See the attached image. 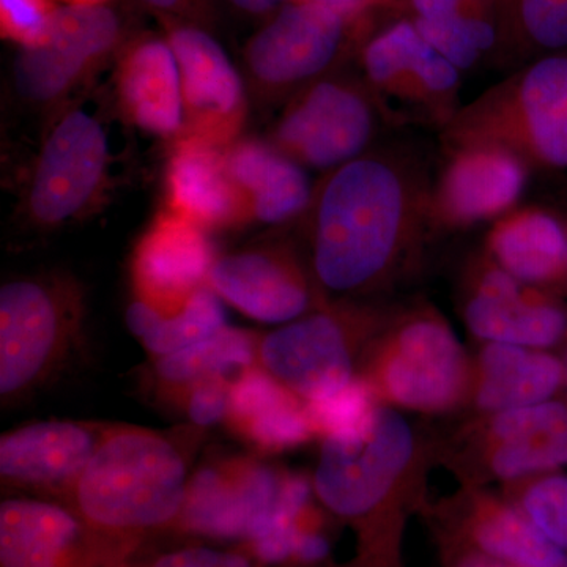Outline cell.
<instances>
[{
  "label": "cell",
  "mask_w": 567,
  "mask_h": 567,
  "mask_svg": "<svg viewBox=\"0 0 567 567\" xmlns=\"http://www.w3.org/2000/svg\"><path fill=\"white\" fill-rule=\"evenodd\" d=\"M498 44L507 55L544 58L567 50V0H496Z\"/></svg>",
  "instance_id": "32"
},
{
  "label": "cell",
  "mask_w": 567,
  "mask_h": 567,
  "mask_svg": "<svg viewBox=\"0 0 567 567\" xmlns=\"http://www.w3.org/2000/svg\"><path fill=\"white\" fill-rule=\"evenodd\" d=\"M85 301L66 274L10 279L0 289V395L20 404L54 382L80 349Z\"/></svg>",
  "instance_id": "4"
},
{
  "label": "cell",
  "mask_w": 567,
  "mask_h": 567,
  "mask_svg": "<svg viewBox=\"0 0 567 567\" xmlns=\"http://www.w3.org/2000/svg\"><path fill=\"white\" fill-rule=\"evenodd\" d=\"M380 118L363 80L330 73L290 96L267 141L303 169L327 174L371 151Z\"/></svg>",
  "instance_id": "10"
},
{
  "label": "cell",
  "mask_w": 567,
  "mask_h": 567,
  "mask_svg": "<svg viewBox=\"0 0 567 567\" xmlns=\"http://www.w3.org/2000/svg\"><path fill=\"white\" fill-rule=\"evenodd\" d=\"M61 2L65 3V6L74 7H99L107 6L111 0H61Z\"/></svg>",
  "instance_id": "42"
},
{
  "label": "cell",
  "mask_w": 567,
  "mask_h": 567,
  "mask_svg": "<svg viewBox=\"0 0 567 567\" xmlns=\"http://www.w3.org/2000/svg\"><path fill=\"white\" fill-rule=\"evenodd\" d=\"M413 454L412 427L382 404L361 431L322 440L312 480L315 494L333 516L364 533L404 476Z\"/></svg>",
  "instance_id": "9"
},
{
  "label": "cell",
  "mask_w": 567,
  "mask_h": 567,
  "mask_svg": "<svg viewBox=\"0 0 567 567\" xmlns=\"http://www.w3.org/2000/svg\"><path fill=\"white\" fill-rule=\"evenodd\" d=\"M391 0H374V9L375 7H380V6H386V3H390Z\"/></svg>",
  "instance_id": "43"
},
{
  "label": "cell",
  "mask_w": 567,
  "mask_h": 567,
  "mask_svg": "<svg viewBox=\"0 0 567 567\" xmlns=\"http://www.w3.org/2000/svg\"><path fill=\"white\" fill-rule=\"evenodd\" d=\"M447 148L495 145L528 167L567 169V54L544 55L462 106L442 132Z\"/></svg>",
  "instance_id": "3"
},
{
  "label": "cell",
  "mask_w": 567,
  "mask_h": 567,
  "mask_svg": "<svg viewBox=\"0 0 567 567\" xmlns=\"http://www.w3.org/2000/svg\"><path fill=\"white\" fill-rule=\"evenodd\" d=\"M462 540L518 567H567V554L533 525L513 502L475 494L465 503Z\"/></svg>",
  "instance_id": "28"
},
{
  "label": "cell",
  "mask_w": 567,
  "mask_h": 567,
  "mask_svg": "<svg viewBox=\"0 0 567 567\" xmlns=\"http://www.w3.org/2000/svg\"><path fill=\"white\" fill-rule=\"evenodd\" d=\"M486 256L528 286L567 290V223L555 213L540 207L507 212L488 229Z\"/></svg>",
  "instance_id": "24"
},
{
  "label": "cell",
  "mask_w": 567,
  "mask_h": 567,
  "mask_svg": "<svg viewBox=\"0 0 567 567\" xmlns=\"http://www.w3.org/2000/svg\"><path fill=\"white\" fill-rule=\"evenodd\" d=\"M208 287L238 312L262 323L293 322L328 303L312 268L281 244L216 257Z\"/></svg>",
  "instance_id": "14"
},
{
  "label": "cell",
  "mask_w": 567,
  "mask_h": 567,
  "mask_svg": "<svg viewBox=\"0 0 567 567\" xmlns=\"http://www.w3.org/2000/svg\"><path fill=\"white\" fill-rule=\"evenodd\" d=\"M361 22L317 3L282 7L246 43L244 58L254 91L267 100H289L327 76Z\"/></svg>",
  "instance_id": "12"
},
{
  "label": "cell",
  "mask_w": 567,
  "mask_h": 567,
  "mask_svg": "<svg viewBox=\"0 0 567 567\" xmlns=\"http://www.w3.org/2000/svg\"><path fill=\"white\" fill-rule=\"evenodd\" d=\"M563 361H565V365H566V388H567V347H566L565 358H563Z\"/></svg>",
  "instance_id": "45"
},
{
  "label": "cell",
  "mask_w": 567,
  "mask_h": 567,
  "mask_svg": "<svg viewBox=\"0 0 567 567\" xmlns=\"http://www.w3.org/2000/svg\"><path fill=\"white\" fill-rule=\"evenodd\" d=\"M215 260L207 230L166 208L134 245L130 264L134 300L159 315H175L208 286Z\"/></svg>",
  "instance_id": "19"
},
{
  "label": "cell",
  "mask_w": 567,
  "mask_h": 567,
  "mask_svg": "<svg viewBox=\"0 0 567 567\" xmlns=\"http://www.w3.org/2000/svg\"><path fill=\"white\" fill-rule=\"evenodd\" d=\"M115 96L123 118L152 136L173 142L185 130L182 80L166 37H140L122 48Z\"/></svg>",
  "instance_id": "23"
},
{
  "label": "cell",
  "mask_w": 567,
  "mask_h": 567,
  "mask_svg": "<svg viewBox=\"0 0 567 567\" xmlns=\"http://www.w3.org/2000/svg\"><path fill=\"white\" fill-rule=\"evenodd\" d=\"M566 388L563 358L547 350L503 342H486L473 365V404L494 415L551 401Z\"/></svg>",
  "instance_id": "26"
},
{
  "label": "cell",
  "mask_w": 567,
  "mask_h": 567,
  "mask_svg": "<svg viewBox=\"0 0 567 567\" xmlns=\"http://www.w3.org/2000/svg\"><path fill=\"white\" fill-rule=\"evenodd\" d=\"M117 153L106 115L95 104L69 107L48 133L24 197L29 223L54 230L81 219L103 199Z\"/></svg>",
  "instance_id": "7"
},
{
  "label": "cell",
  "mask_w": 567,
  "mask_h": 567,
  "mask_svg": "<svg viewBox=\"0 0 567 567\" xmlns=\"http://www.w3.org/2000/svg\"><path fill=\"white\" fill-rule=\"evenodd\" d=\"M404 20L461 71L498 44L496 0H404Z\"/></svg>",
  "instance_id": "29"
},
{
  "label": "cell",
  "mask_w": 567,
  "mask_h": 567,
  "mask_svg": "<svg viewBox=\"0 0 567 567\" xmlns=\"http://www.w3.org/2000/svg\"><path fill=\"white\" fill-rule=\"evenodd\" d=\"M69 505L10 496L0 505V567H132Z\"/></svg>",
  "instance_id": "16"
},
{
  "label": "cell",
  "mask_w": 567,
  "mask_h": 567,
  "mask_svg": "<svg viewBox=\"0 0 567 567\" xmlns=\"http://www.w3.org/2000/svg\"><path fill=\"white\" fill-rule=\"evenodd\" d=\"M481 461L488 475L514 484L567 465V404L551 401L487 415Z\"/></svg>",
  "instance_id": "22"
},
{
  "label": "cell",
  "mask_w": 567,
  "mask_h": 567,
  "mask_svg": "<svg viewBox=\"0 0 567 567\" xmlns=\"http://www.w3.org/2000/svg\"><path fill=\"white\" fill-rule=\"evenodd\" d=\"M432 192L424 163L402 148H371L327 173L305 213L323 292L361 297L393 281L434 227Z\"/></svg>",
  "instance_id": "1"
},
{
  "label": "cell",
  "mask_w": 567,
  "mask_h": 567,
  "mask_svg": "<svg viewBox=\"0 0 567 567\" xmlns=\"http://www.w3.org/2000/svg\"><path fill=\"white\" fill-rule=\"evenodd\" d=\"M447 567H518L503 559L484 554L477 548L462 540L461 546L450 551V565Z\"/></svg>",
  "instance_id": "39"
},
{
  "label": "cell",
  "mask_w": 567,
  "mask_h": 567,
  "mask_svg": "<svg viewBox=\"0 0 567 567\" xmlns=\"http://www.w3.org/2000/svg\"><path fill=\"white\" fill-rule=\"evenodd\" d=\"M58 0H0L2 39L20 50L43 44L59 10Z\"/></svg>",
  "instance_id": "35"
},
{
  "label": "cell",
  "mask_w": 567,
  "mask_h": 567,
  "mask_svg": "<svg viewBox=\"0 0 567 567\" xmlns=\"http://www.w3.org/2000/svg\"><path fill=\"white\" fill-rule=\"evenodd\" d=\"M297 0H229L230 6L249 17H268Z\"/></svg>",
  "instance_id": "41"
},
{
  "label": "cell",
  "mask_w": 567,
  "mask_h": 567,
  "mask_svg": "<svg viewBox=\"0 0 567 567\" xmlns=\"http://www.w3.org/2000/svg\"><path fill=\"white\" fill-rule=\"evenodd\" d=\"M166 208L200 229H235L251 213L226 162V148L182 133L171 144L164 173Z\"/></svg>",
  "instance_id": "21"
},
{
  "label": "cell",
  "mask_w": 567,
  "mask_h": 567,
  "mask_svg": "<svg viewBox=\"0 0 567 567\" xmlns=\"http://www.w3.org/2000/svg\"><path fill=\"white\" fill-rule=\"evenodd\" d=\"M148 10L155 11L162 21H182L200 25L210 20L213 0H140Z\"/></svg>",
  "instance_id": "38"
},
{
  "label": "cell",
  "mask_w": 567,
  "mask_h": 567,
  "mask_svg": "<svg viewBox=\"0 0 567 567\" xmlns=\"http://www.w3.org/2000/svg\"><path fill=\"white\" fill-rule=\"evenodd\" d=\"M312 481L252 457L200 466L188 481L174 529L218 539H256L286 514L311 505Z\"/></svg>",
  "instance_id": "8"
},
{
  "label": "cell",
  "mask_w": 567,
  "mask_h": 567,
  "mask_svg": "<svg viewBox=\"0 0 567 567\" xmlns=\"http://www.w3.org/2000/svg\"><path fill=\"white\" fill-rule=\"evenodd\" d=\"M297 2L317 3L358 22L364 21L365 13L374 9V0H297Z\"/></svg>",
  "instance_id": "40"
},
{
  "label": "cell",
  "mask_w": 567,
  "mask_h": 567,
  "mask_svg": "<svg viewBox=\"0 0 567 567\" xmlns=\"http://www.w3.org/2000/svg\"><path fill=\"white\" fill-rule=\"evenodd\" d=\"M123 37L122 18L110 6H61L47 41L18 52L14 91L35 106L62 102L125 47Z\"/></svg>",
  "instance_id": "13"
},
{
  "label": "cell",
  "mask_w": 567,
  "mask_h": 567,
  "mask_svg": "<svg viewBox=\"0 0 567 567\" xmlns=\"http://www.w3.org/2000/svg\"><path fill=\"white\" fill-rule=\"evenodd\" d=\"M386 315L353 301L327 303L260 338L259 365L305 402L357 379L358 352L371 347Z\"/></svg>",
  "instance_id": "6"
},
{
  "label": "cell",
  "mask_w": 567,
  "mask_h": 567,
  "mask_svg": "<svg viewBox=\"0 0 567 567\" xmlns=\"http://www.w3.org/2000/svg\"><path fill=\"white\" fill-rule=\"evenodd\" d=\"M235 379L219 377L196 383L183 394L178 406L185 410L186 416L197 427H210L221 421L226 423Z\"/></svg>",
  "instance_id": "36"
},
{
  "label": "cell",
  "mask_w": 567,
  "mask_h": 567,
  "mask_svg": "<svg viewBox=\"0 0 567 567\" xmlns=\"http://www.w3.org/2000/svg\"><path fill=\"white\" fill-rule=\"evenodd\" d=\"M107 427L85 421H41L7 432L0 439L3 488L66 505Z\"/></svg>",
  "instance_id": "18"
},
{
  "label": "cell",
  "mask_w": 567,
  "mask_h": 567,
  "mask_svg": "<svg viewBox=\"0 0 567 567\" xmlns=\"http://www.w3.org/2000/svg\"><path fill=\"white\" fill-rule=\"evenodd\" d=\"M363 377L382 404L445 413L472 393L473 365L450 323L435 309L388 316Z\"/></svg>",
  "instance_id": "5"
},
{
  "label": "cell",
  "mask_w": 567,
  "mask_h": 567,
  "mask_svg": "<svg viewBox=\"0 0 567 567\" xmlns=\"http://www.w3.org/2000/svg\"><path fill=\"white\" fill-rule=\"evenodd\" d=\"M364 84L383 118L445 128L461 110L462 71L399 20L361 48Z\"/></svg>",
  "instance_id": "11"
},
{
  "label": "cell",
  "mask_w": 567,
  "mask_h": 567,
  "mask_svg": "<svg viewBox=\"0 0 567 567\" xmlns=\"http://www.w3.org/2000/svg\"><path fill=\"white\" fill-rule=\"evenodd\" d=\"M514 503L533 525L567 554V475L543 473L514 483Z\"/></svg>",
  "instance_id": "33"
},
{
  "label": "cell",
  "mask_w": 567,
  "mask_h": 567,
  "mask_svg": "<svg viewBox=\"0 0 567 567\" xmlns=\"http://www.w3.org/2000/svg\"><path fill=\"white\" fill-rule=\"evenodd\" d=\"M464 320L484 342L547 350L567 341V309L557 293L518 281L486 254L466 278Z\"/></svg>",
  "instance_id": "17"
},
{
  "label": "cell",
  "mask_w": 567,
  "mask_h": 567,
  "mask_svg": "<svg viewBox=\"0 0 567 567\" xmlns=\"http://www.w3.org/2000/svg\"><path fill=\"white\" fill-rule=\"evenodd\" d=\"M188 481L186 454L169 436L110 424L66 505L130 559L145 537L174 528Z\"/></svg>",
  "instance_id": "2"
},
{
  "label": "cell",
  "mask_w": 567,
  "mask_h": 567,
  "mask_svg": "<svg viewBox=\"0 0 567 567\" xmlns=\"http://www.w3.org/2000/svg\"><path fill=\"white\" fill-rule=\"evenodd\" d=\"M167 43L181 70L185 130L216 147L240 140L248 99L244 80L221 44L204 28L164 20Z\"/></svg>",
  "instance_id": "15"
},
{
  "label": "cell",
  "mask_w": 567,
  "mask_h": 567,
  "mask_svg": "<svg viewBox=\"0 0 567 567\" xmlns=\"http://www.w3.org/2000/svg\"><path fill=\"white\" fill-rule=\"evenodd\" d=\"M226 162L252 223L281 226L308 212L315 194L308 171L267 140L240 137L226 147Z\"/></svg>",
  "instance_id": "27"
},
{
  "label": "cell",
  "mask_w": 567,
  "mask_h": 567,
  "mask_svg": "<svg viewBox=\"0 0 567 567\" xmlns=\"http://www.w3.org/2000/svg\"><path fill=\"white\" fill-rule=\"evenodd\" d=\"M450 159L432 192L434 227L461 229L496 221L516 207L527 185V164L495 145L447 148Z\"/></svg>",
  "instance_id": "20"
},
{
  "label": "cell",
  "mask_w": 567,
  "mask_h": 567,
  "mask_svg": "<svg viewBox=\"0 0 567 567\" xmlns=\"http://www.w3.org/2000/svg\"><path fill=\"white\" fill-rule=\"evenodd\" d=\"M125 319L134 338L152 358L181 352L227 327L221 298L208 286L175 315H159L151 306L134 300L126 309Z\"/></svg>",
  "instance_id": "31"
},
{
  "label": "cell",
  "mask_w": 567,
  "mask_h": 567,
  "mask_svg": "<svg viewBox=\"0 0 567 567\" xmlns=\"http://www.w3.org/2000/svg\"><path fill=\"white\" fill-rule=\"evenodd\" d=\"M382 405L374 388L363 375L342 388L338 393L316 402H306L317 439L349 435L371 423L377 409Z\"/></svg>",
  "instance_id": "34"
},
{
  "label": "cell",
  "mask_w": 567,
  "mask_h": 567,
  "mask_svg": "<svg viewBox=\"0 0 567 567\" xmlns=\"http://www.w3.org/2000/svg\"><path fill=\"white\" fill-rule=\"evenodd\" d=\"M260 338L254 331L224 327L218 333L166 357L153 358L152 377L164 401L178 406L183 394L204 380L235 379L259 364Z\"/></svg>",
  "instance_id": "30"
},
{
  "label": "cell",
  "mask_w": 567,
  "mask_h": 567,
  "mask_svg": "<svg viewBox=\"0 0 567 567\" xmlns=\"http://www.w3.org/2000/svg\"><path fill=\"white\" fill-rule=\"evenodd\" d=\"M147 567H256L245 550L193 546L167 551Z\"/></svg>",
  "instance_id": "37"
},
{
  "label": "cell",
  "mask_w": 567,
  "mask_h": 567,
  "mask_svg": "<svg viewBox=\"0 0 567 567\" xmlns=\"http://www.w3.org/2000/svg\"><path fill=\"white\" fill-rule=\"evenodd\" d=\"M226 424L264 454L295 450L317 436L303 399L259 364L234 380Z\"/></svg>",
  "instance_id": "25"
},
{
  "label": "cell",
  "mask_w": 567,
  "mask_h": 567,
  "mask_svg": "<svg viewBox=\"0 0 567 567\" xmlns=\"http://www.w3.org/2000/svg\"><path fill=\"white\" fill-rule=\"evenodd\" d=\"M375 563L368 561V559H363V565L360 567H374Z\"/></svg>",
  "instance_id": "44"
}]
</instances>
